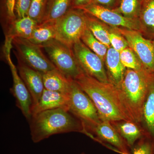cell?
<instances>
[{
	"label": "cell",
	"instance_id": "d6986e66",
	"mask_svg": "<svg viewBox=\"0 0 154 154\" xmlns=\"http://www.w3.org/2000/svg\"><path fill=\"white\" fill-rule=\"evenodd\" d=\"M45 89L68 94L72 79L64 75L57 69L42 73Z\"/></svg>",
	"mask_w": 154,
	"mask_h": 154
},
{
	"label": "cell",
	"instance_id": "f1b7e54d",
	"mask_svg": "<svg viewBox=\"0 0 154 154\" xmlns=\"http://www.w3.org/2000/svg\"><path fill=\"white\" fill-rule=\"evenodd\" d=\"M111 47L120 52L127 48L129 47L126 39L115 28L112 27L109 34Z\"/></svg>",
	"mask_w": 154,
	"mask_h": 154
},
{
	"label": "cell",
	"instance_id": "5bb4252c",
	"mask_svg": "<svg viewBox=\"0 0 154 154\" xmlns=\"http://www.w3.org/2000/svg\"><path fill=\"white\" fill-rule=\"evenodd\" d=\"M69 102L68 94L45 89L38 103L31 110V116L43 111L57 108L69 110Z\"/></svg>",
	"mask_w": 154,
	"mask_h": 154
},
{
	"label": "cell",
	"instance_id": "e0dca14e",
	"mask_svg": "<svg viewBox=\"0 0 154 154\" xmlns=\"http://www.w3.org/2000/svg\"><path fill=\"white\" fill-rule=\"evenodd\" d=\"M140 125L145 136L154 142V76L144 104Z\"/></svg>",
	"mask_w": 154,
	"mask_h": 154
},
{
	"label": "cell",
	"instance_id": "ba28073f",
	"mask_svg": "<svg viewBox=\"0 0 154 154\" xmlns=\"http://www.w3.org/2000/svg\"><path fill=\"white\" fill-rule=\"evenodd\" d=\"M72 50L78 63L86 75L102 82L109 83L105 63L99 56L81 40L74 44Z\"/></svg>",
	"mask_w": 154,
	"mask_h": 154
},
{
	"label": "cell",
	"instance_id": "9c48e42d",
	"mask_svg": "<svg viewBox=\"0 0 154 154\" xmlns=\"http://www.w3.org/2000/svg\"><path fill=\"white\" fill-rule=\"evenodd\" d=\"M79 8L113 28H124L141 33L139 19L127 18L112 9L92 2Z\"/></svg>",
	"mask_w": 154,
	"mask_h": 154
},
{
	"label": "cell",
	"instance_id": "9a60e30c",
	"mask_svg": "<svg viewBox=\"0 0 154 154\" xmlns=\"http://www.w3.org/2000/svg\"><path fill=\"white\" fill-rule=\"evenodd\" d=\"M105 64L109 83L119 88L126 69L122 63L119 52L112 47L107 50Z\"/></svg>",
	"mask_w": 154,
	"mask_h": 154
},
{
	"label": "cell",
	"instance_id": "7c38bea8",
	"mask_svg": "<svg viewBox=\"0 0 154 154\" xmlns=\"http://www.w3.org/2000/svg\"><path fill=\"white\" fill-rule=\"evenodd\" d=\"M89 137L104 145H109V149L120 154L130 153L131 149L111 122L102 120L89 131Z\"/></svg>",
	"mask_w": 154,
	"mask_h": 154
},
{
	"label": "cell",
	"instance_id": "1f68e13d",
	"mask_svg": "<svg viewBox=\"0 0 154 154\" xmlns=\"http://www.w3.org/2000/svg\"><path fill=\"white\" fill-rule=\"evenodd\" d=\"M119 0H93L96 3L110 9H114L118 5Z\"/></svg>",
	"mask_w": 154,
	"mask_h": 154
},
{
	"label": "cell",
	"instance_id": "d4e9b609",
	"mask_svg": "<svg viewBox=\"0 0 154 154\" xmlns=\"http://www.w3.org/2000/svg\"><path fill=\"white\" fill-rule=\"evenodd\" d=\"M81 40L89 49L99 56L105 63L108 48L99 41L88 28L83 33Z\"/></svg>",
	"mask_w": 154,
	"mask_h": 154
},
{
	"label": "cell",
	"instance_id": "277c9868",
	"mask_svg": "<svg viewBox=\"0 0 154 154\" xmlns=\"http://www.w3.org/2000/svg\"><path fill=\"white\" fill-rule=\"evenodd\" d=\"M68 94L69 111L82 122L89 137V131L102 121L96 106L75 80H72Z\"/></svg>",
	"mask_w": 154,
	"mask_h": 154
},
{
	"label": "cell",
	"instance_id": "52a82bcc",
	"mask_svg": "<svg viewBox=\"0 0 154 154\" xmlns=\"http://www.w3.org/2000/svg\"><path fill=\"white\" fill-rule=\"evenodd\" d=\"M12 44L16 50L15 54L17 57L31 68L42 73L56 69L42 52L40 45L22 38H14Z\"/></svg>",
	"mask_w": 154,
	"mask_h": 154
},
{
	"label": "cell",
	"instance_id": "ffe728a7",
	"mask_svg": "<svg viewBox=\"0 0 154 154\" xmlns=\"http://www.w3.org/2000/svg\"><path fill=\"white\" fill-rule=\"evenodd\" d=\"M140 22L141 33L145 37L154 40V0H143Z\"/></svg>",
	"mask_w": 154,
	"mask_h": 154
},
{
	"label": "cell",
	"instance_id": "8992f818",
	"mask_svg": "<svg viewBox=\"0 0 154 154\" xmlns=\"http://www.w3.org/2000/svg\"><path fill=\"white\" fill-rule=\"evenodd\" d=\"M87 19L85 12L81 9L72 8L56 22V39L72 48L74 44L81 40L88 28Z\"/></svg>",
	"mask_w": 154,
	"mask_h": 154
},
{
	"label": "cell",
	"instance_id": "30bf717a",
	"mask_svg": "<svg viewBox=\"0 0 154 154\" xmlns=\"http://www.w3.org/2000/svg\"><path fill=\"white\" fill-rule=\"evenodd\" d=\"M12 47V42H5L4 52L13 77V87L11 88V92L16 99L17 107L21 110L25 118L29 121L31 117L32 98L28 88L19 75L17 68L11 60L10 52Z\"/></svg>",
	"mask_w": 154,
	"mask_h": 154
},
{
	"label": "cell",
	"instance_id": "d6a6232c",
	"mask_svg": "<svg viewBox=\"0 0 154 154\" xmlns=\"http://www.w3.org/2000/svg\"><path fill=\"white\" fill-rule=\"evenodd\" d=\"M93 2V0H73L72 8H79L88 5Z\"/></svg>",
	"mask_w": 154,
	"mask_h": 154
},
{
	"label": "cell",
	"instance_id": "4dcf8cb0",
	"mask_svg": "<svg viewBox=\"0 0 154 154\" xmlns=\"http://www.w3.org/2000/svg\"><path fill=\"white\" fill-rule=\"evenodd\" d=\"M16 0H5L6 14V23L16 19L15 14V6Z\"/></svg>",
	"mask_w": 154,
	"mask_h": 154
},
{
	"label": "cell",
	"instance_id": "5b68a950",
	"mask_svg": "<svg viewBox=\"0 0 154 154\" xmlns=\"http://www.w3.org/2000/svg\"><path fill=\"white\" fill-rule=\"evenodd\" d=\"M40 46L56 68L67 78L76 80L85 74L72 48L57 39H52Z\"/></svg>",
	"mask_w": 154,
	"mask_h": 154
},
{
	"label": "cell",
	"instance_id": "4fadbf2b",
	"mask_svg": "<svg viewBox=\"0 0 154 154\" xmlns=\"http://www.w3.org/2000/svg\"><path fill=\"white\" fill-rule=\"evenodd\" d=\"M17 58L18 60L17 69L19 75L31 95L32 109L38 103L45 90L42 73L26 65Z\"/></svg>",
	"mask_w": 154,
	"mask_h": 154
},
{
	"label": "cell",
	"instance_id": "7a4b0ae2",
	"mask_svg": "<svg viewBox=\"0 0 154 154\" xmlns=\"http://www.w3.org/2000/svg\"><path fill=\"white\" fill-rule=\"evenodd\" d=\"M28 122L31 139L34 143L60 134L75 132L87 135L82 122L63 108L43 111L31 116Z\"/></svg>",
	"mask_w": 154,
	"mask_h": 154
},
{
	"label": "cell",
	"instance_id": "484cf974",
	"mask_svg": "<svg viewBox=\"0 0 154 154\" xmlns=\"http://www.w3.org/2000/svg\"><path fill=\"white\" fill-rule=\"evenodd\" d=\"M122 63L126 69L140 70L144 68L139 58L129 47L119 52Z\"/></svg>",
	"mask_w": 154,
	"mask_h": 154
},
{
	"label": "cell",
	"instance_id": "e575fe53",
	"mask_svg": "<svg viewBox=\"0 0 154 154\" xmlns=\"http://www.w3.org/2000/svg\"><path fill=\"white\" fill-rule=\"evenodd\" d=\"M153 44H154V40H153Z\"/></svg>",
	"mask_w": 154,
	"mask_h": 154
},
{
	"label": "cell",
	"instance_id": "ac0fdd59",
	"mask_svg": "<svg viewBox=\"0 0 154 154\" xmlns=\"http://www.w3.org/2000/svg\"><path fill=\"white\" fill-rule=\"evenodd\" d=\"M119 134L126 141L131 149L136 143L145 136L140 125L131 120L111 122Z\"/></svg>",
	"mask_w": 154,
	"mask_h": 154
},
{
	"label": "cell",
	"instance_id": "2e32d148",
	"mask_svg": "<svg viewBox=\"0 0 154 154\" xmlns=\"http://www.w3.org/2000/svg\"><path fill=\"white\" fill-rule=\"evenodd\" d=\"M38 24L29 16L8 22L5 24L6 40L12 41L16 38L28 39Z\"/></svg>",
	"mask_w": 154,
	"mask_h": 154
},
{
	"label": "cell",
	"instance_id": "7402d4cb",
	"mask_svg": "<svg viewBox=\"0 0 154 154\" xmlns=\"http://www.w3.org/2000/svg\"><path fill=\"white\" fill-rule=\"evenodd\" d=\"M56 22H45L36 25L28 39L34 44L42 45L56 39Z\"/></svg>",
	"mask_w": 154,
	"mask_h": 154
},
{
	"label": "cell",
	"instance_id": "3957f363",
	"mask_svg": "<svg viewBox=\"0 0 154 154\" xmlns=\"http://www.w3.org/2000/svg\"><path fill=\"white\" fill-rule=\"evenodd\" d=\"M154 72L143 68L140 70L126 69L118 88L119 97L131 120L140 124L146 97Z\"/></svg>",
	"mask_w": 154,
	"mask_h": 154
},
{
	"label": "cell",
	"instance_id": "4316f807",
	"mask_svg": "<svg viewBox=\"0 0 154 154\" xmlns=\"http://www.w3.org/2000/svg\"><path fill=\"white\" fill-rule=\"evenodd\" d=\"M49 0H31L28 16L38 24L42 22Z\"/></svg>",
	"mask_w": 154,
	"mask_h": 154
},
{
	"label": "cell",
	"instance_id": "6da1fadb",
	"mask_svg": "<svg viewBox=\"0 0 154 154\" xmlns=\"http://www.w3.org/2000/svg\"><path fill=\"white\" fill-rule=\"evenodd\" d=\"M75 81L94 102L101 120L132 121L122 104L117 87L85 74Z\"/></svg>",
	"mask_w": 154,
	"mask_h": 154
},
{
	"label": "cell",
	"instance_id": "8fae6325",
	"mask_svg": "<svg viewBox=\"0 0 154 154\" xmlns=\"http://www.w3.org/2000/svg\"><path fill=\"white\" fill-rule=\"evenodd\" d=\"M122 34L129 47L139 58L145 69L154 72V46L153 40L145 37L137 30L124 28H114Z\"/></svg>",
	"mask_w": 154,
	"mask_h": 154
},
{
	"label": "cell",
	"instance_id": "44dd1931",
	"mask_svg": "<svg viewBox=\"0 0 154 154\" xmlns=\"http://www.w3.org/2000/svg\"><path fill=\"white\" fill-rule=\"evenodd\" d=\"M73 0H49L41 23L56 22L72 7Z\"/></svg>",
	"mask_w": 154,
	"mask_h": 154
},
{
	"label": "cell",
	"instance_id": "83f0119b",
	"mask_svg": "<svg viewBox=\"0 0 154 154\" xmlns=\"http://www.w3.org/2000/svg\"><path fill=\"white\" fill-rule=\"evenodd\" d=\"M122 154H154V142L149 138L143 137L136 143L131 153Z\"/></svg>",
	"mask_w": 154,
	"mask_h": 154
},
{
	"label": "cell",
	"instance_id": "836d02e7",
	"mask_svg": "<svg viewBox=\"0 0 154 154\" xmlns=\"http://www.w3.org/2000/svg\"><path fill=\"white\" fill-rule=\"evenodd\" d=\"M79 154H85V153L82 152V153Z\"/></svg>",
	"mask_w": 154,
	"mask_h": 154
},
{
	"label": "cell",
	"instance_id": "603a6c76",
	"mask_svg": "<svg viewBox=\"0 0 154 154\" xmlns=\"http://www.w3.org/2000/svg\"><path fill=\"white\" fill-rule=\"evenodd\" d=\"M87 14V13H86ZM87 14V27L99 41L108 48L111 47L109 34L112 27L91 15Z\"/></svg>",
	"mask_w": 154,
	"mask_h": 154
},
{
	"label": "cell",
	"instance_id": "f546056e",
	"mask_svg": "<svg viewBox=\"0 0 154 154\" xmlns=\"http://www.w3.org/2000/svg\"><path fill=\"white\" fill-rule=\"evenodd\" d=\"M31 0H16L15 14L16 19H20L28 16Z\"/></svg>",
	"mask_w": 154,
	"mask_h": 154
},
{
	"label": "cell",
	"instance_id": "cb8c5ba5",
	"mask_svg": "<svg viewBox=\"0 0 154 154\" xmlns=\"http://www.w3.org/2000/svg\"><path fill=\"white\" fill-rule=\"evenodd\" d=\"M143 0H119L113 11L130 19H139Z\"/></svg>",
	"mask_w": 154,
	"mask_h": 154
}]
</instances>
